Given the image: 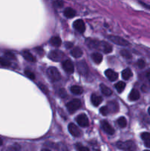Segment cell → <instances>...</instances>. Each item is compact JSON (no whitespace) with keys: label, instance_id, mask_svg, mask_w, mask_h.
<instances>
[{"label":"cell","instance_id":"cell-32","mask_svg":"<svg viewBox=\"0 0 150 151\" xmlns=\"http://www.w3.org/2000/svg\"><path fill=\"white\" fill-rule=\"evenodd\" d=\"M24 73H25V75H26V76L28 77V78H29V79L34 80V79H35V75H34L33 72H31V71H29V70H26V71H25V72H24Z\"/></svg>","mask_w":150,"mask_h":151},{"label":"cell","instance_id":"cell-5","mask_svg":"<svg viewBox=\"0 0 150 151\" xmlns=\"http://www.w3.org/2000/svg\"><path fill=\"white\" fill-rule=\"evenodd\" d=\"M107 38L110 41L119 46H124L125 47V46H128L129 44V43L126 41L124 38L120 36H117V35H108Z\"/></svg>","mask_w":150,"mask_h":151},{"label":"cell","instance_id":"cell-13","mask_svg":"<svg viewBox=\"0 0 150 151\" xmlns=\"http://www.w3.org/2000/svg\"><path fill=\"white\" fill-rule=\"evenodd\" d=\"M104 73H105V75L107 78V79L110 80V81H115L118 78V74L110 69H107Z\"/></svg>","mask_w":150,"mask_h":151},{"label":"cell","instance_id":"cell-24","mask_svg":"<svg viewBox=\"0 0 150 151\" xmlns=\"http://www.w3.org/2000/svg\"><path fill=\"white\" fill-rule=\"evenodd\" d=\"M125 86H126V84H125L124 82H122V81H119L115 85V87H116V90L118 91V92L121 93L122 91L124 90Z\"/></svg>","mask_w":150,"mask_h":151},{"label":"cell","instance_id":"cell-3","mask_svg":"<svg viewBox=\"0 0 150 151\" xmlns=\"http://www.w3.org/2000/svg\"><path fill=\"white\" fill-rule=\"evenodd\" d=\"M81 106V102L80 100L78 99H75V100H71L69 102L67 105H66V108L67 110L69 111V113L73 114L74 112L76 111L77 109H79Z\"/></svg>","mask_w":150,"mask_h":151},{"label":"cell","instance_id":"cell-38","mask_svg":"<svg viewBox=\"0 0 150 151\" xmlns=\"http://www.w3.org/2000/svg\"><path fill=\"white\" fill-rule=\"evenodd\" d=\"M144 145H145V146L146 147L150 148V141H146L145 142H144Z\"/></svg>","mask_w":150,"mask_h":151},{"label":"cell","instance_id":"cell-39","mask_svg":"<svg viewBox=\"0 0 150 151\" xmlns=\"http://www.w3.org/2000/svg\"><path fill=\"white\" fill-rule=\"evenodd\" d=\"M72 47V44L71 43H69V42H67V43H66V48H71V47Z\"/></svg>","mask_w":150,"mask_h":151},{"label":"cell","instance_id":"cell-37","mask_svg":"<svg viewBox=\"0 0 150 151\" xmlns=\"http://www.w3.org/2000/svg\"><path fill=\"white\" fill-rule=\"evenodd\" d=\"M60 94L61 95V97H64L66 95V91L64 89H60Z\"/></svg>","mask_w":150,"mask_h":151},{"label":"cell","instance_id":"cell-15","mask_svg":"<svg viewBox=\"0 0 150 151\" xmlns=\"http://www.w3.org/2000/svg\"><path fill=\"white\" fill-rule=\"evenodd\" d=\"M140 98V93L138 90L132 89L131 92L129 93V100L131 101H135L138 100Z\"/></svg>","mask_w":150,"mask_h":151},{"label":"cell","instance_id":"cell-16","mask_svg":"<svg viewBox=\"0 0 150 151\" xmlns=\"http://www.w3.org/2000/svg\"><path fill=\"white\" fill-rule=\"evenodd\" d=\"M22 55L23 57L24 58L25 60H26L27 61L29 62H35V58L29 51L27 50H24V51L22 52Z\"/></svg>","mask_w":150,"mask_h":151},{"label":"cell","instance_id":"cell-34","mask_svg":"<svg viewBox=\"0 0 150 151\" xmlns=\"http://www.w3.org/2000/svg\"><path fill=\"white\" fill-rule=\"evenodd\" d=\"M4 55H5V57H7V58L15 59L14 55H13V53L10 52H5V54H4Z\"/></svg>","mask_w":150,"mask_h":151},{"label":"cell","instance_id":"cell-6","mask_svg":"<svg viewBox=\"0 0 150 151\" xmlns=\"http://www.w3.org/2000/svg\"><path fill=\"white\" fill-rule=\"evenodd\" d=\"M64 56V53L60 50H54V51L50 52L49 54V58L54 61H60L63 60Z\"/></svg>","mask_w":150,"mask_h":151},{"label":"cell","instance_id":"cell-10","mask_svg":"<svg viewBox=\"0 0 150 151\" xmlns=\"http://www.w3.org/2000/svg\"><path fill=\"white\" fill-rule=\"evenodd\" d=\"M63 67L64 70L69 74H72L74 72V66L71 61L69 60H66L63 62Z\"/></svg>","mask_w":150,"mask_h":151},{"label":"cell","instance_id":"cell-4","mask_svg":"<svg viewBox=\"0 0 150 151\" xmlns=\"http://www.w3.org/2000/svg\"><path fill=\"white\" fill-rule=\"evenodd\" d=\"M47 75L52 81H57L60 79V73L55 67H49L47 69Z\"/></svg>","mask_w":150,"mask_h":151},{"label":"cell","instance_id":"cell-35","mask_svg":"<svg viewBox=\"0 0 150 151\" xmlns=\"http://www.w3.org/2000/svg\"><path fill=\"white\" fill-rule=\"evenodd\" d=\"M138 67L141 68V69H143V68H144V66H145V62H144V60H139L138 61Z\"/></svg>","mask_w":150,"mask_h":151},{"label":"cell","instance_id":"cell-11","mask_svg":"<svg viewBox=\"0 0 150 151\" xmlns=\"http://www.w3.org/2000/svg\"><path fill=\"white\" fill-rule=\"evenodd\" d=\"M69 131L70 132V134H71L73 137H79L81 135V131L79 129V128H77L76 125H75L74 124L71 123L69 125Z\"/></svg>","mask_w":150,"mask_h":151},{"label":"cell","instance_id":"cell-17","mask_svg":"<svg viewBox=\"0 0 150 151\" xmlns=\"http://www.w3.org/2000/svg\"><path fill=\"white\" fill-rule=\"evenodd\" d=\"M82 54H83V52H82V50H81L80 48H79V47H75V48H74L73 50L71 51V55L74 58H76L82 57Z\"/></svg>","mask_w":150,"mask_h":151},{"label":"cell","instance_id":"cell-25","mask_svg":"<svg viewBox=\"0 0 150 151\" xmlns=\"http://www.w3.org/2000/svg\"><path fill=\"white\" fill-rule=\"evenodd\" d=\"M107 107H108L110 112L114 113V112H116L118 111V104L116 102H110V103H108Z\"/></svg>","mask_w":150,"mask_h":151},{"label":"cell","instance_id":"cell-29","mask_svg":"<svg viewBox=\"0 0 150 151\" xmlns=\"http://www.w3.org/2000/svg\"><path fill=\"white\" fill-rule=\"evenodd\" d=\"M0 65L2 66H10V62L4 58H0Z\"/></svg>","mask_w":150,"mask_h":151},{"label":"cell","instance_id":"cell-14","mask_svg":"<svg viewBox=\"0 0 150 151\" xmlns=\"http://www.w3.org/2000/svg\"><path fill=\"white\" fill-rule=\"evenodd\" d=\"M91 103H92V104L94 105V106H99L101 104V102H102V98H101V97H100V96L96 95V94H93L92 95H91Z\"/></svg>","mask_w":150,"mask_h":151},{"label":"cell","instance_id":"cell-41","mask_svg":"<svg viewBox=\"0 0 150 151\" xmlns=\"http://www.w3.org/2000/svg\"><path fill=\"white\" fill-rule=\"evenodd\" d=\"M2 144H3V141L2 139H1V138H0V146L2 145Z\"/></svg>","mask_w":150,"mask_h":151},{"label":"cell","instance_id":"cell-8","mask_svg":"<svg viewBox=\"0 0 150 151\" xmlns=\"http://www.w3.org/2000/svg\"><path fill=\"white\" fill-rule=\"evenodd\" d=\"M76 68H77V71L79 72V73L83 75V76H85L88 74V67L84 60L78 62L77 65H76Z\"/></svg>","mask_w":150,"mask_h":151},{"label":"cell","instance_id":"cell-18","mask_svg":"<svg viewBox=\"0 0 150 151\" xmlns=\"http://www.w3.org/2000/svg\"><path fill=\"white\" fill-rule=\"evenodd\" d=\"M100 89H101L102 94L105 96H110L112 94V93H113L112 90L109 87H107V86L104 85V84H101L100 85Z\"/></svg>","mask_w":150,"mask_h":151},{"label":"cell","instance_id":"cell-1","mask_svg":"<svg viewBox=\"0 0 150 151\" xmlns=\"http://www.w3.org/2000/svg\"><path fill=\"white\" fill-rule=\"evenodd\" d=\"M116 146L119 149L123 150H134L136 149L135 143L132 141L126 142H118Z\"/></svg>","mask_w":150,"mask_h":151},{"label":"cell","instance_id":"cell-26","mask_svg":"<svg viewBox=\"0 0 150 151\" xmlns=\"http://www.w3.org/2000/svg\"><path fill=\"white\" fill-rule=\"evenodd\" d=\"M112 46L110 44H109L108 43L105 42L104 41V44H103V48H102V51L104 52V53H110L112 52Z\"/></svg>","mask_w":150,"mask_h":151},{"label":"cell","instance_id":"cell-27","mask_svg":"<svg viewBox=\"0 0 150 151\" xmlns=\"http://www.w3.org/2000/svg\"><path fill=\"white\" fill-rule=\"evenodd\" d=\"M117 122H118V124H119V126L121 127V128H124V127H126V118L121 116V117L119 118V119H118Z\"/></svg>","mask_w":150,"mask_h":151},{"label":"cell","instance_id":"cell-28","mask_svg":"<svg viewBox=\"0 0 150 151\" xmlns=\"http://www.w3.org/2000/svg\"><path fill=\"white\" fill-rule=\"evenodd\" d=\"M120 54L124 58H125L130 59L131 58H132V55H131V53L129 52L128 50H121Z\"/></svg>","mask_w":150,"mask_h":151},{"label":"cell","instance_id":"cell-31","mask_svg":"<svg viewBox=\"0 0 150 151\" xmlns=\"http://www.w3.org/2000/svg\"><path fill=\"white\" fill-rule=\"evenodd\" d=\"M141 138L144 142L150 141V134L148 132H144L141 134Z\"/></svg>","mask_w":150,"mask_h":151},{"label":"cell","instance_id":"cell-7","mask_svg":"<svg viewBox=\"0 0 150 151\" xmlns=\"http://www.w3.org/2000/svg\"><path fill=\"white\" fill-rule=\"evenodd\" d=\"M76 122L78 125L81 127H87L89 125V119H88V116L85 114H82L78 115V116L76 119Z\"/></svg>","mask_w":150,"mask_h":151},{"label":"cell","instance_id":"cell-21","mask_svg":"<svg viewBox=\"0 0 150 151\" xmlns=\"http://www.w3.org/2000/svg\"><path fill=\"white\" fill-rule=\"evenodd\" d=\"M61 39H60L59 37L57 36H54L50 39V44H51L52 46L56 47H58L61 45Z\"/></svg>","mask_w":150,"mask_h":151},{"label":"cell","instance_id":"cell-36","mask_svg":"<svg viewBox=\"0 0 150 151\" xmlns=\"http://www.w3.org/2000/svg\"><path fill=\"white\" fill-rule=\"evenodd\" d=\"M39 88H41V89L43 90V91H44V93L48 92V90H47V88H46L45 86H43L41 85V84H39Z\"/></svg>","mask_w":150,"mask_h":151},{"label":"cell","instance_id":"cell-12","mask_svg":"<svg viewBox=\"0 0 150 151\" xmlns=\"http://www.w3.org/2000/svg\"><path fill=\"white\" fill-rule=\"evenodd\" d=\"M101 125L102 129L107 133V134H110V135H113L114 134L115 131L113 128V127L107 122V121H101Z\"/></svg>","mask_w":150,"mask_h":151},{"label":"cell","instance_id":"cell-22","mask_svg":"<svg viewBox=\"0 0 150 151\" xmlns=\"http://www.w3.org/2000/svg\"><path fill=\"white\" fill-rule=\"evenodd\" d=\"M121 76L122 78H123L124 80H126H126L130 79L132 76V71L129 69H125L124 70H123V72H122Z\"/></svg>","mask_w":150,"mask_h":151},{"label":"cell","instance_id":"cell-33","mask_svg":"<svg viewBox=\"0 0 150 151\" xmlns=\"http://www.w3.org/2000/svg\"><path fill=\"white\" fill-rule=\"evenodd\" d=\"M76 148L77 150H81V151H88L89 150V149H88V147H84V146H82V145L79 144V143H77V144L76 145Z\"/></svg>","mask_w":150,"mask_h":151},{"label":"cell","instance_id":"cell-2","mask_svg":"<svg viewBox=\"0 0 150 151\" xmlns=\"http://www.w3.org/2000/svg\"><path fill=\"white\" fill-rule=\"evenodd\" d=\"M103 42L104 41H99L98 40L91 39V38H88L85 41V44L90 49H91V50H100L101 51H102Z\"/></svg>","mask_w":150,"mask_h":151},{"label":"cell","instance_id":"cell-23","mask_svg":"<svg viewBox=\"0 0 150 151\" xmlns=\"http://www.w3.org/2000/svg\"><path fill=\"white\" fill-rule=\"evenodd\" d=\"M91 57H92V59L94 60V61L96 63H97V64H99V63H100L102 61V55L99 52L94 53V54H92Z\"/></svg>","mask_w":150,"mask_h":151},{"label":"cell","instance_id":"cell-30","mask_svg":"<svg viewBox=\"0 0 150 151\" xmlns=\"http://www.w3.org/2000/svg\"><path fill=\"white\" fill-rule=\"evenodd\" d=\"M100 113L103 115V116H107L109 113H110V111L107 106H104V107H101L99 110Z\"/></svg>","mask_w":150,"mask_h":151},{"label":"cell","instance_id":"cell-20","mask_svg":"<svg viewBox=\"0 0 150 151\" xmlns=\"http://www.w3.org/2000/svg\"><path fill=\"white\" fill-rule=\"evenodd\" d=\"M64 15L66 17L71 19V18L74 17L75 15H76V11L74 9L71 8V7H67L64 10Z\"/></svg>","mask_w":150,"mask_h":151},{"label":"cell","instance_id":"cell-9","mask_svg":"<svg viewBox=\"0 0 150 151\" xmlns=\"http://www.w3.org/2000/svg\"><path fill=\"white\" fill-rule=\"evenodd\" d=\"M73 26L76 30H77L79 32H83L85 30V23L81 19L76 20L73 24Z\"/></svg>","mask_w":150,"mask_h":151},{"label":"cell","instance_id":"cell-19","mask_svg":"<svg viewBox=\"0 0 150 151\" xmlns=\"http://www.w3.org/2000/svg\"><path fill=\"white\" fill-rule=\"evenodd\" d=\"M70 90L74 94H76V95H80L83 92V88L79 86H73L71 87Z\"/></svg>","mask_w":150,"mask_h":151},{"label":"cell","instance_id":"cell-42","mask_svg":"<svg viewBox=\"0 0 150 151\" xmlns=\"http://www.w3.org/2000/svg\"><path fill=\"white\" fill-rule=\"evenodd\" d=\"M148 113H149V116H150V107L149 108V109H148Z\"/></svg>","mask_w":150,"mask_h":151},{"label":"cell","instance_id":"cell-40","mask_svg":"<svg viewBox=\"0 0 150 151\" xmlns=\"http://www.w3.org/2000/svg\"><path fill=\"white\" fill-rule=\"evenodd\" d=\"M146 78H147V79H148V81H149V83H150V71H149V72H147V73H146Z\"/></svg>","mask_w":150,"mask_h":151}]
</instances>
